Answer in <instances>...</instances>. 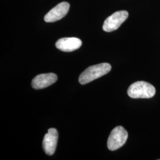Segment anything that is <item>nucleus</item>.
<instances>
[{
  "instance_id": "nucleus-1",
  "label": "nucleus",
  "mask_w": 160,
  "mask_h": 160,
  "mask_svg": "<svg viewBox=\"0 0 160 160\" xmlns=\"http://www.w3.org/2000/svg\"><path fill=\"white\" fill-rule=\"evenodd\" d=\"M112 69L111 65L108 63H102L89 67L83 71L79 77L81 84H86L92 81L107 74Z\"/></svg>"
},
{
  "instance_id": "nucleus-2",
  "label": "nucleus",
  "mask_w": 160,
  "mask_h": 160,
  "mask_svg": "<svg viewBox=\"0 0 160 160\" xmlns=\"http://www.w3.org/2000/svg\"><path fill=\"white\" fill-rule=\"evenodd\" d=\"M155 92L154 86L143 81L133 83L128 90V96L132 98H150L154 96Z\"/></svg>"
},
{
  "instance_id": "nucleus-3",
  "label": "nucleus",
  "mask_w": 160,
  "mask_h": 160,
  "mask_svg": "<svg viewBox=\"0 0 160 160\" xmlns=\"http://www.w3.org/2000/svg\"><path fill=\"white\" fill-rule=\"evenodd\" d=\"M128 137V132L122 127L114 128L111 132L108 141V147L110 151H115L122 147L126 142Z\"/></svg>"
},
{
  "instance_id": "nucleus-4",
  "label": "nucleus",
  "mask_w": 160,
  "mask_h": 160,
  "mask_svg": "<svg viewBox=\"0 0 160 160\" xmlns=\"http://www.w3.org/2000/svg\"><path fill=\"white\" fill-rule=\"evenodd\" d=\"M128 16V12L125 10L115 12L105 20L103 24V30L111 32L119 29L122 24L125 22Z\"/></svg>"
},
{
  "instance_id": "nucleus-5",
  "label": "nucleus",
  "mask_w": 160,
  "mask_h": 160,
  "mask_svg": "<svg viewBox=\"0 0 160 160\" xmlns=\"http://www.w3.org/2000/svg\"><path fill=\"white\" fill-rule=\"evenodd\" d=\"M69 7V4L67 2L58 4L46 14L44 20L48 23H52L62 19L68 12Z\"/></svg>"
},
{
  "instance_id": "nucleus-6",
  "label": "nucleus",
  "mask_w": 160,
  "mask_h": 160,
  "mask_svg": "<svg viewBox=\"0 0 160 160\" xmlns=\"http://www.w3.org/2000/svg\"><path fill=\"white\" fill-rule=\"evenodd\" d=\"M58 140V132L55 128H51L45 135L43 141V148L46 154L52 155L55 152Z\"/></svg>"
},
{
  "instance_id": "nucleus-7",
  "label": "nucleus",
  "mask_w": 160,
  "mask_h": 160,
  "mask_svg": "<svg viewBox=\"0 0 160 160\" xmlns=\"http://www.w3.org/2000/svg\"><path fill=\"white\" fill-rule=\"evenodd\" d=\"M57 75L53 73L38 75L32 80V86L36 90L42 89L51 86L57 81Z\"/></svg>"
},
{
  "instance_id": "nucleus-8",
  "label": "nucleus",
  "mask_w": 160,
  "mask_h": 160,
  "mask_svg": "<svg viewBox=\"0 0 160 160\" xmlns=\"http://www.w3.org/2000/svg\"><path fill=\"white\" fill-rule=\"evenodd\" d=\"M55 45L60 51L71 52L79 49L82 45V41L77 38H63L58 40Z\"/></svg>"
}]
</instances>
